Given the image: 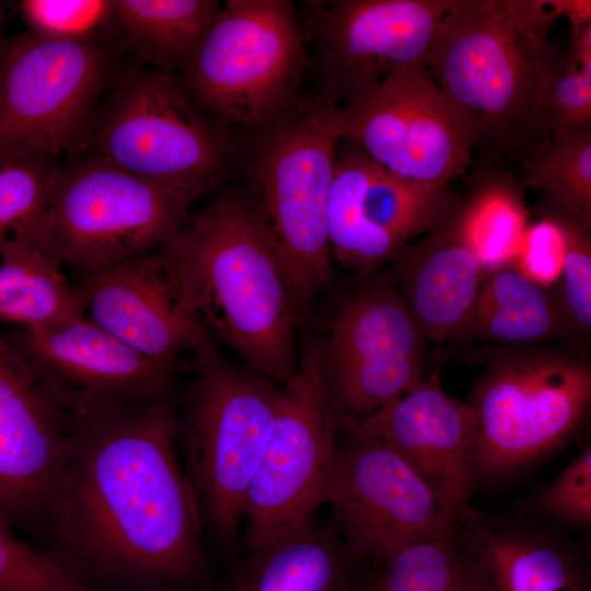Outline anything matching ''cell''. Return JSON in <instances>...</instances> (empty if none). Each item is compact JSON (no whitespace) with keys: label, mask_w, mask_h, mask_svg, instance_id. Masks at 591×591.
Masks as SVG:
<instances>
[{"label":"cell","mask_w":591,"mask_h":591,"mask_svg":"<svg viewBox=\"0 0 591 591\" xmlns=\"http://www.w3.org/2000/svg\"><path fill=\"white\" fill-rule=\"evenodd\" d=\"M178 413L175 390L69 410L63 459L38 532L46 552L97 591H173L207 578Z\"/></svg>","instance_id":"6da1fadb"},{"label":"cell","mask_w":591,"mask_h":591,"mask_svg":"<svg viewBox=\"0 0 591 591\" xmlns=\"http://www.w3.org/2000/svg\"><path fill=\"white\" fill-rule=\"evenodd\" d=\"M161 252L183 302L213 338L278 385L296 374L302 318L246 185L218 195Z\"/></svg>","instance_id":"7a4b0ae2"},{"label":"cell","mask_w":591,"mask_h":591,"mask_svg":"<svg viewBox=\"0 0 591 591\" xmlns=\"http://www.w3.org/2000/svg\"><path fill=\"white\" fill-rule=\"evenodd\" d=\"M552 0H452L422 65L473 146L518 152L538 136L544 89L560 56Z\"/></svg>","instance_id":"3957f363"},{"label":"cell","mask_w":591,"mask_h":591,"mask_svg":"<svg viewBox=\"0 0 591 591\" xmlns=\"http://www.w3.org/2000/svg\"><path fill=\"white\" fill-rule=\"evenodd\" d=\"M344 134L343 108L316 92L237 144L302 320L333 278L328 204Z\"/></svg>","instance_id":"277c9868"},{"label":"cell","mask_w":591,"mask_h":591,"mask_svg":"<svg viewBox=\"0 0 591 591\" xmlns=\"http://www.w3.org/2000/svg\"><path fill=\"white\" fill-rule=\"evenodd\" d=\"M195 376L178 413L177 442L204 531L234 542L248 486L268 441L280 386L234 366L208 332L194 351Z\"/></svg>","instance_id":"5b68a950"},{"label":"cell","mask_w":591,"mask_h":591,"mask_svg":"<svg viewBox=\"0 0 591 591\" xmlns=\"http://www.w3.org/2000/svg\"><path fill=\"white\" fill-rule=\"evenodd\" d=\"M101 101L81 152L195 199L216 190L239 158L235 135L176 77L134 65Z\"/></svg>","instance_id":"8992f818"},{"label":"cell","mask_w":591,"mask_h":591,"mask_svg":"<svg viewBox=\"0 0 591 591\" xmlns=\"http://www.w3.org/2000/svg\"><path fill=\"white\" fill-rule=\"evenodd\" d=\"M591 401V367L577 349L521 345L488 349L468 404L477 415L475 485L515 477L559 451Z\"/></svg>","instance_id":"52a82bcc"},{"label":"cell","mask_w":591,"mask_h":591,"mask_svg":"<svg viewBox=\"0 0 591 591\" xmlns=\"http://www.w3.org/2000/svg\"><path fill=\"white\" fill-rule=\"evenodd\" d=\"M306 44L289 0H227L176 77L232 130L265 126L302 100Z\"/></svg>","instance_id":"ba28073f"},{"label":"cell","mask_w":591,"mask_h":591,"mask_svg":"<svg viewBox=\"0 0 591 591\" xmlns=\"http://www.w3.org/2000/svg\"><path fill=\"white\" fill-rule=\"evenodd\" d=\"M83 153L62 163L33 235L60 267L93 271L150 254L189 221L190 195Z\"/></svg>","instance_id":"9c48e42d"},{"label":"cell","mask_w":591,"mask_h":591,"mask_svg":"<svg viewBox=\"0 0 591 591\" xmlns=\"http://www.w3.org/2000/svg\"><path fill=\"white\" fill-rule=\"evenodd\" d=\"M119 50L102 32L80 38L26 31L0 40V157L58 160L81 152Z\"/></svg>","instance_id":"30bf717a"},{"label":"cell","mask_w":591,"mask_h":591,"mask_svg":"<svg viewBox=\"0 0 591 591\" xmlns=\"http://www.w3.org/2000/svg\"><path fill=\"white\" fill-rule=\"evenodd\" d=\"M296 374L280 386L275 421L244 503L245 554L313 526L328 502L337 425L326 393L320 343L302 334Z\"/></svg>","instance_id":"8fae6325"},{"label":"cell","mask_w":591,"mask_h":591,"mask_svg":"<svg viewBox=\"0 0 591 591\" xmlns=\"http://www.w3.org/2000/svg\"><path fill=\"white\" fill-rule=\"evenodd\" d=\"M318 343L337 426L367 418L422 380L427 340L387 279L345 301Z\"/></svg>","instance_id":"7c38bea8"},{"label":"cell","mask_w":591,"mask_h":591,"mask_svg":"<svg viewBox=\"0 0 591 591\" xmlns=\"http://www.w3.org/2000/svg\"><path fill=\"white\" fill-rule=\"evenodd\" d=\"M452 0H305L318 93L345 107L403 66L422 63Z\"/></svg>","instance_id":"4fadbf2b"},{"label":"cell","mask_w":591,"mask_h":591,"mask_svg":"<svg viewBox=\"0 0 591 591\" xmlns=\"http://www.w3.org/2000/svg\"><path fill=\"white\" fill-rule=\"evenodd\" d=\"M341 108L343 140L398 177L447 187L470 163L468 129L422 63L395 69Z\"/></svg>","instance_id":"5bb4252c"},{"label":"cell","mask_w":591,"mask_h":591,"mask_svg":"<svg viewBox=\"0 0 591 591\" xmlns=\"http://www.w3.org/2000/svg\"><path fill=\"white\" fill-rule=\"evenodd\" d=\"M338 432L327 503L334 529L358 563L450 532L451 518L393 449L349 428Z\"/></svg>","instance_id":"9a60e30c"},{"label":"cell","mask_w":591,"mask_h":591,"mask_svg":"<svg viewBox=\"0 0 591 591\" xmlns=\"http://www.w3.org/2000/svg\"><path fill=\"white\" fill-rule=\"evenodd\" d=\"M69 426L68 409L0 336V512L13 528L38 531Z\"/></svg>","instance_id":"2e32d148"},{"label":"cell","mask_w":591,"mask_h":591,"mask_svg":"<svg viewBox=\"0 0 591 591\" xmlns=\"http://www.w3.org/2000/svg\"><path fill=\"white\" fill-rule=\"evenodd\" d=\"M349 428L393 449L421 478L443 511L455 521L473 507V451L477 415L447 393L440 371Z\"/></svg>","instance_id":"e0dca14e"},{"label":"cell","mask_w":591,"mask_h":591,"mask_svg":"<svg viewBox=\"0 0 591 591\" xmlns=\"http://www.w3.org/2000/svg\"><path fill=\"white\" fill-rule=\"evenodd\" d=\"M9 340L68 410L155 398L174 390L183 367L142 355L86 317Z\"/></svg>","instance_id":"ac0fdd59"},{"label":"cell","mask_w":591,"mask_h":591,"mask_svg":"<svg viewBox=\"0 0 591 591\" xmlns=\"http://www.w3.org/2000/svg\"><path fill=\"white\" fill-rule=\"evenodd\" d=\"M76 275L86 318L147 357L183 364L208 332L183 302L161 248Z\"/></svg>","instance_id":"d6986e66"},{"label":"cell","mask_w":591,"mask_h":591,"mask_svg":"<svg viewBox=\"0 0 591 591\" xmlns=\"http://www.w3.org/2000/svg\"><path fill=\"white\" fill-rule=\"evenodd\" d=\"M449 535L478 591H591L586 549L530 515L472 508Z\"/></svg>","instance_id":"ffe728a7"},{"label":"cell","mask_w":591,"mask_h":591,"mask_svg":"<svg viewBox=\"0 0 591 591\" xmlns=\"http://www.w3.org/2000/svg\"><path fill=\"white\" fill-rule=\"evenodd\" d=\"M455 210L420 241L404 246L393 258L394 269L387 278L401 291L427 343L434 345L461 336L485 276Z\"/></svg>","instance_id":"44dd1931"},{"label":"cell","mask_w":591,"mask_h":591,"mask_svg":"<svg viewBox=\"0 0 591 591\" xmlns=\"http://www.w3.org/2000/svg\"><path fill=\"white\" fill-rule=\"evenodd\" d=\"M360 564L334 528L313 525L245 554L229 576L225 591H355Z\"/></svg>","instance_id":"7402d4cb"},{"label":"cell","mask_w":591,"mask_h":591,"mask_svg":"<svg viewBox=\"0 0 591 591\" xmlns=\"http://www.w3.org/2000/svg\"><path fill=\"white\" fill-rule=\"evenodd\" d=\"M221 5L216 0H112L103 32L138 63L176 77Z\"/></svg>","instance_id":"603a6c76"},{"label":"cell","mask_w":591,"mask_h":591,"mask_svg":"<svg viewBox=\"0 0 591 591\" xmlns=\"http://www.w3.org/2000/svg\"><path fill=\"white\" fill-rule=\"evenodd\" d=\"M573 338L552 290L528 279L513 263L487 274L459 337L506 346L569 343Z\"/></svg>","instance_id":"cb8c5ba5"},{"label":"cell","mask_w":591,"mask_h":591,"mask_svg":"<svg viewBox=\"0 0 591 591\" xmlns=\"http://www.w3.org/2000/svg\"><path fill=\"white\" fill-rule=\"evenodd\" d=\"M85 317L84 304L62 267L33 240L0 250V320L21 329L44 331Z\"/></svg>","instance_id":"d4e9b609"},{"label":"cell","mask_w":591,"mask_h":591,"mask_svg":"<svg viewBox=\"0 0 591 591\" xmlns=\"http://www.w3.org/2000/svg\"><path fill=\"white\" fill-rule=\"evenodd\" d=\"M374 164L354 146L338 150L328 204L331 254L366 278L403 250L395 240L371 227L363 216L362 198Z\"/></svg>","instance_id":"484cf974"},{"label":"cell","mask_w":591,"mask_h":591,"mask_svg":"<svg viewBox=\"0 0 591 591\" xmlns=\"http://www.w3.org/2000/svg\"><path fill=\"white\" fill-rule=\"evenodd\" d=\"M523 183L591 228V129L557 125L517 152Z\"/></svg>","instance_id":"4316f807"},{"label":"cell","mask_w":591,"mask_h":591,"mask_svg":"<svg viewBox=\"0 0 591 591\" xmlns=\"http://www.w3.org/2000/svg\"><path fill=\"white\" fill-rule=\"evenodd\" d=\"M456 207L447 187L407 181L376 163L362 198V212L370 225L403 247L410 239L443 224Z\"/></svg>","instance_id":"83f0119b"},{"label":"cell","mask_w":591,"mask_h":591,"mask_svg":"<svg viewBox=\"0 0 591 591\" xmlns=\"http://www.w3.org/2000/svg\"><path fill=\"white\" fill-rule=\"evenodd\" d=\"M510 188L487 186L455 210L460 229L484 275L514 262L528 229L520 196Z\"/></svg>","instance_id":"f1b7e54d"},{"label":"cell","mask_w":591,"mask_h":591,"mask_svg":"<svg viewBox=\"0 0 591 591\" xmlns=\"http://www.w3.org/2000/svg\"><path fill=\"white\" fill-rule=\"evenodd\" d=\"M449 533L408 544L374 561L375 590L478 591Z\"/></svg>","instance_id":"f546056e"},{"label":"cell","mask_w":591,"mask_h":591,"mask_svg":"<svg viewBox=\"0 0 591 591\" xmlns=\"http://www.w3.org/2000/svg\"><path fill=\"white\" fill-rule=\"evenodd\" d=\"M537 213L547 217L558 229L564 246L560 283L552 291L560 312L577 338L591 329V242L589 231L569 215L544 201Z\"/></svg>","instance_id":"4dcf8cb0"},{"label":"cell","mask_w":591,"mask_h":591,"mask_svg":"<svg viewBox=\"0 0 591 591\" xmlns=\"http://www.w3.org/2000/svg\"><path fill=\"white\" fill-rule=\"evenodd\" d=\"M0 591H97L46 551L23 542L0 512Z\"/></svg>","instance_id":"1f68e13d"},{"label":"cell","mask_w":591,"mask_h":591,"mask_svg":"<svg viewBox=\"0 0 591 591\" xmlns=\"http://www.w3.org/2000/svg\"><path fill=\"white\" fill-rule=\"evenodd\" d=\"M536 520L573 530L591 526V447L588 444L534 495Z\"/></svg>","instance_id":"d6a6232c"},{"label":"cell","mask_w":591,"mask_h":591,"mask_svg":"<svg viewBox=\"0 0 591 591\" xmlns=\"http://www.w3.org/2000/svg\"><path fill=\"white\" fill-rule=\"evenodd\" d=\"M111 5L112 0H23L20 3L27 31L58 38L102 33Z\"/></svg>","instance_id":"836d02e7"},{"label":"cell","mask_w":591,"mask_h":591,"mask_svg":"<svg viewBox=\"0 0 591 591\" xmlns=\"http://www.w3.org/2000/svg\"><path fill=\"white\" fill-rule=\"evenodd\" d=\"M591 129V77L565 54L544 89L538 112V136L554 126Z\"/></svg>","instance_id":"e575fe53"},{"label":"cell","mask_w":591,"mask_h":591,"mask_svg":"<svg viewBox=\"0 0 591 591\" xmlns=\"http://www.w3.org/2000/svg\"><path fill=\"white\" fill-rule=\"evenodd\" d=\"M537 216L540 221L526 229L513 264L528 279L548 288L561 277L564 246L556 225Z\"/></svg>","instance_id":"d590c367"},{"label":"cell","mask_w":591,"mask_h":591,"mask_svg":"<svg viewBox=\"0 0 591 591\" xmlns=\"http://www.w3.org/2000/svg\"><path fill=\"white\" fill-rule=\"evenodd\" d=\"M355 591H376L372 578V572H370L367 577L360 579Z\"/></svg>","instance_id":"8d00e7d4"}]
</instances>
